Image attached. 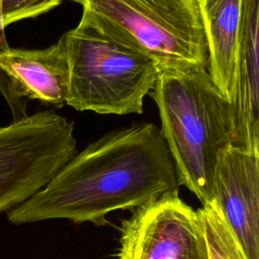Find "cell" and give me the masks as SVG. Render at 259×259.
I'll return each instance as SVG.
<instances>
[{
    "label": "cell",
    "instance_id": "obj_1",
    "mask_svg": "<svg viewBox=\"0 0 259 259\" xmlns=\"http://www.w3.org/2000/svg\"><path fill=\"white\" fill-rule=\"evenodd\" d=\"M178 187L161 131L138 122L87 146L6 214L13 225L60 219L102 225L112 211L134 209Z\"/></svg>",
    "mask_w": 259,
    "mask_h": 259
},
{
    "label": "cell",
    "instance_id": "obj_2",
    "mask_svg": "<svg viewBox=\"0 0 259 259\" xmlns=\"http://www.w3.org/2000/svg\"><path fill=\"white\" fill-rule=\"evenodd\" d=\"M158 106L161 134L179 186L202 204L213 199V177L223 152L232 145V105L206 70L160 72L149 93Z\"/></svg>",
    "mask_w": 259,
    "mask_h": 259
},
{
    "label": "cell",
    "instance_id": "obj_3",
    "mask_svg": "<svg viewBox=\"0 0 259 259\" xmlns=\"http://www.w3.org/2000/svg\"><path fill=\"white\" fill-rule=\"evenodd\" d=\"M71 1L107 35L151 59L159 72L206 70L197 0Z\"/></svg>",
    "mask_w": 259,
    "mask_h": 259
},
{
    "label": "cell",
    "instance_id": "obj_4",
    "mask_svg": "<svg viewBox=\"0 0 259 259\" xmlns=\"http://www.w3.org/2000/svg\"><path fill=\"white\" fill-rule=\"evenodd\" d=\"M70 70L67 103L100 114L142 113L159 70L145 55L107 35L87 17L64 33Z\"/></svg>",
    "mask_w": 259,
    "mask_h": 259
},
{
    "label": "cell",
    "instance_id": "obj_5",
    "mask_svg": "<svg viewBox=\"0 0 259 259\" xmlns=\"http://www.w3.org/2000/svg\"><path fill=\"white\" fill-rule=\"evenodd\" d=\"M74 125L54 110L0 126V213L41 190L76 155Z\"/></svg>",
    "mask_w": 259,
    "mask_h": 259
},
{
    "label": "cell",
    "instance_id": "obj_6",
    "mask_svg": "<svg viewBox=\"0 0 259 259\" xmlns=\"http://www.w3.org/2000/svg\"><path fill=\"white\" fill-rule=\"evenodd\" d=\"M114 259H208L197 210L178 188L134 208L121 223Z\"/></svg>",
    "mask_w": 259,
    "mask_h": 259
},
{
    "label": "cell",
    "instance_id": "obj_7",
    "mask_svg": "<svg viewBox=\"0 0 259 259\" xmlns=\"http://www.w3.org/2000/svg\"><path fill=\"white\" fill-rule=\"evenodd\" d=\"M70 70L63 36L41 50L10 48L0 55V93L12 113V121L27 116L28 100L62 107L67 103Z\"/></svg>",
    "mask_w": 259,
    "mask_h": 259
},
{
    "label": "cell",
    "instance_id": "obj_8",
    "mask_svg": "<svg viewBox=\"0 0 259 259\" xmlns=\"http://www.w3.org/2000/svg\"><path fill=\"white\" fill-rule=\"evenodd\" d=\"M248 259H259V153L231 145L220 157L213 199Z\"/></svg>",
    "mask_w": 259,
    "mask_h": 259
},
{
    "label": "cell",
    "instance_id": "obj_9",
    "mask_svg": "<svg viewBox=\"0 0 259 259\" xmlns=\"http://www.w3.org/2000/svg\"><path fill=\"white\" fill-rule=\"evenodd\" d=\"M232 145L259 153V0H241Z\"/></svg>",
    "mask_w": 259,
    "mask_h": 259
},
{
    "label": "cell",
    "instance_id": "obj_10",
    "mask_svg": "<svg viewBox=\"0 0 259 259\" xmlns=\"http://www.w3.org/2000/svg\"><path fill=\"white\" fill-rule=\"evenodd\" d=\"M207 48L206 71L232 102L240 31L241 0H197Z\"/></svg>",
    "mask_w": 259,
    "mask_h": 259
},
{
    "label": "cell",
    "instance_id": "obj_11",
    "mask_svg": "<svg viewBox=\"0 0 259 259\" xmlns=\"http://www.w3.org/2000/svg\"><path fill=\"white\" fill-rule=\"evenodd\" d=\"M208 259H248L214 200L197 209Z\"/></svg>",
    "mask_w": 259,
    "mask_h": 259
},
{
    "label": "cell",
    "instance_id": "obj_12",
    "mask_svg": "<svg viewBox=\"0 0 259 259\" xmlns=\"http://www.w3.org/2000/svg\"><path fill=\"white\" fill-rule=\"evenodd\" d=\"M64 0H2L5 27L11 23L49 12Z\"/></svg>",
    "mask_w": 259,
    "mask_h": 259
},
{
    "label": "cell",
    "instance_id": "obj_13",
    "mask_svg": "<svg viewBox=\"0 0 259 259\" xmlns=\"http://www.w3.org/2000/svg\"><path fill=\"white\" fill-rule=\"evenodd\" d=\"M10 49L6 35H5V25L3 22V15H2V0H0V55L6 53Z\"/></svg>",
    "mask_w": 259,
    "mask_h": 259
}]
</instances>
